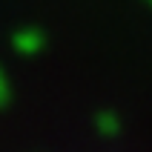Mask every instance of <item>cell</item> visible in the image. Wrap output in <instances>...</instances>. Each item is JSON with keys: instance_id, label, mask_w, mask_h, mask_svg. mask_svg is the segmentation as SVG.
I'll use <instances>...</instances> for the list:
<instances>
[{"instance_id": "cell-1", "label": "cell", "mask_w": 152, "mask_h": 152, "mask_svg": "<svg viewBox=\"0 0 152 152\" xmlns=\"http://www.w3.org/2000/svg\"><path fill=\"white\" fill-rule=\"evenodd\" d=\"M15 46L23 55H34V52L43 46V34H37V32H26V34H17L15 37Z\"/></svg>"}, {"instance_id": "cell-2", "label": "cell", "mask_w": 152, "mask_h": 152, "mask_svg": "<svg viewBox=\"0 0 152 152\" xmlns=\"http://www.w3.org/2000/svg\"><path fill=\"white\" fill-rule=\"evenodd\" d=\"M95 124H98V132H101V135H106V138L121 132V124H118V118H115L112 112H101V115L95 118Z\"/></svg>"}, {"instance_id": "cell-3", "label": "cell", "mask_w": 152, "mask_h": 152, "mask_svg": "<svg viewBox=\"0 0 152 152\" xmlns=\"http://www.w3.org/2000/svg\"><path fill=\"white\" fill-rule=\"evenodd\" d=\"M9 98H12V89H9L6 75L0 72V106H6V103H9Z\"/></svg>"}]
</instances>
